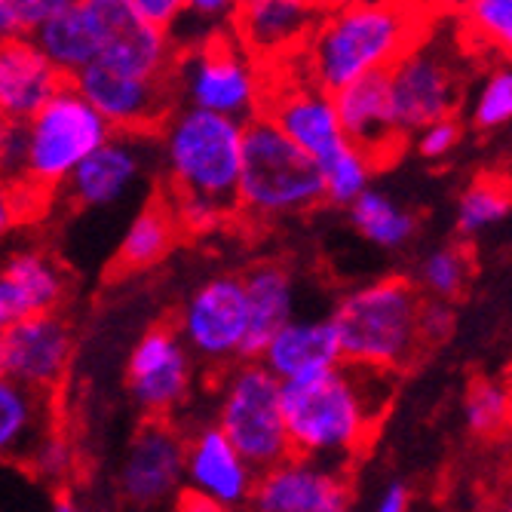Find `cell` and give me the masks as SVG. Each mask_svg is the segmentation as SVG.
I'll return each instance as SVG.
<instances>
[{"label": "cell", "instance_id": "cell-21", "mask_svg": "<svg viewBox=\"0 0 512 512\" xmlns=\"http://www.w3.org/2000/svg\"><path fill=\"white\" fill-rule=\"evenodd\" d=\"M332 99H335V111H338L344 138L356 151H362L371 163L381 166L399 151L402 129L396 123L387 71L344 86Z\"/></svg>", "mask_w": 512, "mask_h": 512}, {"label": "cell", "instance_id": "cell-8", "mask_svg": "<svg viewBox=\"0 0 512 512\" xmlns=\"http://www.w3.org/2000/svg\"><path fill=\"white\" fill-rule=\"evenodd\" d=\"M28 191L50 194L65 188L77 166L114 135L77 86L68 80L28 123Z\"/></svg>", "mask_w": 512, "mask_h": 512}, {"label": "cell", "instance_id": "cell-16", "mask_svg": "<svg viewBox=\"0 0 512 512\" xmlns=\"http://www.w3.org/2000/svg\"><path fill=\"white\" fill-rule=\"evenodd\" d=\"M350 479L341 463L289 454L258 473L246 512H347Z\"/></svg>", "mask_w": 512, "mask_h": 512}, {"label": "cell", "instance_id": "cell-23", "mask_svg": "<svg viewBox=\"0 0 512 512\" xmlns=\"http://www.w3.org/2000/svg\"><path fill=\"white\" fill-rule=\"evenodd\" d=\"M279 384H295L338 368L341 344L332 319H292L279 329L255 359Z\"/></svg>", "mask_w": 512, "mask_h": 512}, {"label": "cell", "instance_id": "cell-11", "mask_svg": "<svg viewBox=\"0 0 512 512\" xmlns=\"http://www.w3.org/2000/svg\"><path fill=\"white\" fill-rule=\"evenodd\" d=\"M261 117H267L310 160H316V166L350 145L335 111V99L313 86L295 65V59L273 65V71L267 74Z\"/></svg>", "mask_w": 512, "mask_h": 512}, {"label": "cell", "instance_id": "cell-31", "mask_svg": "<svg viewBox=\"0 0 512 512\" xmlns=\"http://www.w3.org/2000/svg\"><path fill=\"white\" fill-rule=\"evenodd\" d=\"M240 4H230V0H184L181 16L169 31V40L175 43V50H194V46L234 31Z\"/></svg>", "mask_w": 512, "mask_h": 512}, {"label": "cell", "instance_id": "cell-42", "mask_svg": "<svg viewBox=\"0 0 512 512\" xmlns=\"http://www.w3.org/2000/svg\"><path fill=\"white\" fill-rule=\"evenodd\" d=\"M22 215H25V197L0 184V243H4L10 230L22 221Z\"/></svg>", "mask_w": 512, "mask_h": 512}, {"label": "cell", "instance_id": "cell-22", "mask_svg": "<svg viewBox=\"0 0 512 512\" xmlns=\"http://www.w3.org/2000/svg\"><path fill=\"white\" fill-rule=\"evenodd\" d=\"M65 83L34 37L0 40V120L28 123Z\"/></svg>", "mask_w": 512, "mask_h": 512}, {"label": "cell", "instance_id": "cell-9", "mask_svg": "<svg viewBox=\"0 0 512 512\" xmlns=\"http://www.w3.org/2000/svg\"><path fill=\"white\" fill-rule=\"evenodd\" d=\"M175 332L191 350V356L203 359L212 368L227 371L237 362H249V298L243 276L215 273L188 295L184 301Z\"/></svg>", "mask_w": 512, "mask_h": 512}, {"label": "cell", "instance_id": "cell-4", "mask_svg": "<svg viewBox=\"0 0 512 512\" xmlns=\"http://www.w3.org/2000/svg\"><path fill=\"white\" fill-rule=\"evenodd\" d=\"M421 307V289L399 276L375 279L347 292L329 316L338 332L341 359L396 375L424 347L417 332Z\"/></svg>", "mask_w": 512, "mask_h": 512}, {"label": "cell", "instance_id": "cell-2", "mask_svg": "<svg viewBox=\"0 0 512 512\" xmlns=\"http://www.w3.org/2000/svg\"><path fill=\"white\" fill-rule=\"evenodd\" d=\"M396 375L341 362L316 378L283 384V417L292 454L341 463L356 457L393 402Z\"/></svg>", "mask_w": 512, "mask_h": 512}, {"label": "cell", "instance_id": "cell-19", "mask_svg": "<svg viewBox=\"0 0 512 512\" xmlns=\"http://www.w3.org/2000/svg\"><path fill=\"white\" fill-rule=\"evenodd\" d=\"M325 7L301 0H249L240 4L234 19V37L261 65H283L301 56Z\"/></svg>", "mask_w": 512, "mask_h": 512}, {"label": "cell", "instance_id": "cell-6", "mask_svg": "<svg viewBox=\"0 0 512 512\" xmlns=\"http://www.w3.org/2000/svg\"><path fill=\"white\" fill-rule=\"evenodd\" d=\"M172 86L178 105L184 108L249 123L261 114L267 71L230 31L178 53Z\"/></svg>", "mask_w": 512, "mask_h": 512}, {"label": "cell", "instance_id": "cell-47", "mask_svg": "<svg viewBox=\"0 0 512 512\" xmlns=\"http://www.w3.org/2000/svg\"><path fill=\"white\" fill-rule=\"evenodd\" d=\"M500 506H503L506 512H512V482H509V488L503 491V500H500Z\"/></svg>", "mask_w": 512, "mask_h": 512}, {"label": "cell", "instance_id": "cell-45", "mask_svg": "<svg viewBox=\"0 0 512 512\" xmlns=\"http://www.w3.org/2000/svg\"><path fill=\"white\" fill-rule=\"evenodd\" d=\"M50 512H83V506L77 503V497L71 491H59L50 503Z\"/></svg>", "mask_w": 512, "mask_h": 512}, {"label": "cell", "instance_id": "cell-15", "mask_svg": "<svg viewBox=\"0 0 512 512\" xmlns=\"http://www.w3.org/2000/svg\"><path fill=\"white\" fill-rule=\"evenodd\" d=\"M387 80L402 135L421 132L436 120L454 117V105L460 99V80L451 56L439 43L417 40L387 71Z\"/></svg>", "mask_w": 512, "mask_h": 512}, {"label": "cell", "instance_id": "cell-30", "mask_svg": "<svg viewBox=\"0 0 512 512\" xmlns=\"http://www.w3.org/2000/svg\"><path fill=\"white\" fill-rule=\"evenodd\" d=\"M463 421L479 439H494L512 427V387L497 378H479L463 399Z\"/></svg>", "mask_w": 512, "mask_h": 512}, {"label": "cell", "instance_id": "cell-14", "mask_svg": "<svg viewBox=\"0 0 512 512\" xmlns=\"http://www.w3.org/2000/svg\"><path fill=\"white\" fill-rule=\"evenodd\" d=\"M126 22V0H62L59 10L37 28L34 43L65 80H74L99 62Z\"/></svg>", "mask_w": 512, "mask_h": 512}, {"label": "cell", "instance_id": "cell-17", "mask_svg": "<svg viewBox=\"0 0 512 512\" xmlns=\"http://www.w3.org/2000/svg\"><path fill=\"white\" fill-rule=\"evenodd\" d=\"M7 378L28 390L56 396L74 362V329L62 313L13 319L0 338Z\"/></svg>", "mask_w": 512, "mask_h": 512}, {"label": "cell", "instance_id": "cell-27", "mask_svg": "<svg viewBox=\"0 0 512 512\" xmlns=\"http://www.w3.org/2000/svg\"><path fill=\"white\" fill-rule=\"evenodd\" d=\"M178 237H181V224L175 212L169 209V203L160 197L138 209V215L132 218V224L126 227V234L117 246L114 264L123 273L148 270L175 249Z\"/></svg>", "mask_w": 512, "mask_h": 512}, {"label": "cell", "instance_id": "cell-5", "mask_svg": "<svg viewBox=\"0 0 512 512\" xmlns=\"http://www.w3.org/2000/svg\"><path fill=\"white\" fill-rule=\"evenodd\" d=\"M325 203L316 160L279 132L267 117H255L243 132V166L237 206L258 221L292 218Z\"/></svg>", "mask_w": 512, "mask_h": 512}, {"label": "cell", "instance_id": "cell-37", "mask_svg": "<svg viewBox=\"0 0 512 512\" xmlns=\"http://www.w3.org/2000/svg\"><path fill=\"white\" fill-rule=\"evenodd\" d=\"M0 184L10 191L28 188V129L0 120Z\"/></svg>", "mask_w": 512, "mask_h": 512}, {"label": "cell", "instance_id": "cell-49", "mask_svg": "<svg viewBox=\"0 0 512 512\" xmlns=\"http://www.w3.org/2000/svg\"><path fill=\"white\" fill-rule=\"evenodd\" d=\"M0 378H7V365H4V350H0Z\"/></svg>", "mask_w": 512, "mask_h": 512}, {"label": "cell", "instance_id": "cell-48", "mask_svg": "<svg viewBox=\"0 0 512 512\" xmlns=\"http://www.w3.org/2000/svg\"><path fill=\"white\" fill-rule=\"evenodd\" d=\"M479 512H506V509H503L500 503H488V506H482Z\"/></svg>", "mask_w": 512, "mask_h": 512}, {"label": "cell", "instance_id": "cell-33", "mask_svg": "<svg viewBox=\"0 0 512 512\" xmlns=\"http://www.w3.org/2000/svg\"><path fill=\"white\" fill-rule=\"evenodd\" d=\"M460 25L485 50L512 62V0H476L460 10Z\"/></svg>", "mask_w": 512, "mask_h": 512}, {"label": "cell", "instance_id": "cell-12", "mask_svg": "<svg viewBox=\"0 0 512 512\" xmlns=\"http://www.w3.org/2000/svg\"><path fill=\"white\" fill-rule=\"evenodd\" d=\"M126 390L148 421H169L194 390V356L175 325H154L126 359Z\"/></svg>", "mask_w": 512, "mask_h": 512}, {"label": "cell", "instance_id": "cell-39", "mask_svg": "<svg viewBox=\"0 0 512 512\" xmlns=\"http://www.w3.org/2000/svg\"><path fill=\"white\" fill-rule=\"evenodd\" d=\"M414 145H417V154L427 160H445L460 145V123L454 117L436 120L424 126L421 132H414Z\"/></svg>", "mask_w": 512, "mask_h": 512}, {"label": "cell", "instance_id": "cell-38", "mask_svg": "<svg viewBox=\"0 0 512 512\" xmlns=\"http://www.w3.org/2000/svg\"><path fill=\"white\" fill-rule=\"evenodd\" d=\"M62 0H0V40L34 37Z\"/></svg>", "mask_w": 512, "mask_h": 512}, {"label": "cell", "instance_id": "cell-36", "mask_svg": "<svg viewBox=\"0 0 512 512\" xmlns=\"http://www.w3.org/2000/svg\"><path fill=\"white\" fill-rule=\"evenodd\" d=\"M473 123L479 129H500L512 123V62L494 68L476 89Z\"/></svg>", "mask_w": 512, "mask_h": 512}, {"label": "cell", "instance_id": "cell-18", "mask_svg": "<svg viewBox=\"0 0 512 512\" xmlns=\"http://www.w3.org/2000/svg\"><path fill=\"white\" fill-rule=\"evenodd\" d=\"M154 157V135H111L96 154L77 166L62 191L77 209L120 206L148 178Z\"/></svg>", "mask_w": 512, "mask_h": 512}, {"label": "cell", "instance_id": "cell-13", "mask_svg": "<svg viewBox=\"0 0 512 512\" xmlns=\"http://www.w3.org/2000/svg\"><path fill=\"white\" fill-rule=\"evenodd\" d=\"M71 83L114 135H157L166 117L178 108L172 80L123 74L102 62H92Z\"/></svg>", "mask_w": 512, "mask_h": 512}, {"label": "cell", "instance_id": "cell-43", "mask_svg": "<svg viewBox=\"0 0 512 512\" xmlns=\"http://www.w3.org/2000/svg\"><path fill=\"white\" fill-rule=\"evenodd\" d=\"M375 512H411V494L402 482H390L378 503H375Z\"/></svg>", "mask_w": 512, "mask_h": 512}, {"label": "cell", "instance_id": "cell-20", "mask_svg": "<svg viewBox=\"0 0 512 512\" xmlns=\"http://www.w3.org/2000/svg\"><path fill=\"white\" fill-rule=\"evenodd\" d=\"M258 473L240 457L215 424H203L188 436L184 451V485L188 494L206 497L227 512L249 506Z\"/></svg>", "mask_w": 512, "mask_h": 512}, {"label": "cell", "instance_id": "cell-26", "mask_svg": "<svg viewBox=\"0 0 512 512\" xmlns=\"http://www.w3.org/2000/svg\"><path fill=\"white\" fill-rule=\"evenodd\" d=\"M240 276H243L249 316H252L246 359L255 362L264 344L283 329L286 322L295 319V279L279 261H258Z\"/></svg>", "mask_w": 512, "mask_h": 512}, {"label": "cell", "instance_id": "cell-7", "mask_svg": "<svg viewBox=\"0 0 512 512\" xmlns=\"http://www.w3.org/2000/svg\"><path fill=\"white\" fill-rule=\"evenodd\" d=\"M212 424L255 473L276 467L292 454L283 417V384L261 362H237L224 371Z\"/></svg>", "mask_w": 512, "mask_h": 512}, {"label": "cell", "instance_id": "cell-40", "mask_svg": "<svg viewBox=\"0 0 512 512\" xmlns=\"http://www.w3.org/2000/svg\"><path fill=\"white\" fill-rule=\"evenodd\" d=\"M184 0H126V10L138 25H148L157 31H172L181 16Z\"/></svg>", "mask_w": 512, "mask_h": 512}, {"label": "cell", "instance_id": "cell-24", "mask_svg": "<svg viewBox=\"0 0 512 512\" xmlns=\"http://www.w3.org/2000/svg\"><path fill=\"white\" fill-rule=\"evenodd\" d=\"M0 289L16 319L59 313L68 298V273L46 249L16 246L0 258Z\"/></svg>", "mask_w": 512, "mask_h": 512}, {"label": "cell", "instance_id": "cell-10", "mask_svg": "<svg viewBox=\"0 0 512 512\" xmlns=\"http://www.w3.org/2000/svg\"><path fill=\"white\" fill-rule=\"evenodd\" d=\"M184 451L188 439L169 421H145L138 427L114 479L123 512H175L178 500L188 494Z\"/></svg>", "mask_w": 512, "mask_h": 512}, {"label": "cell", "instance_id": "cell-46", "mask_svg": "<svg viewBox=\"0 0 512 512\" xmlns=\"http://www.w3.org/2000/svg\"><path fill=\"white\" fill-rule=\"evenodd\" d=\"M13 310H10V304H7V295H4V289H0V338L7 335V329L13 325Z\"/></svg>", "mask_w": 512, "mask_h": 512}, {"label": "cell", "instance_id": "cell-35", "mask_svg": "<svg viewBox=\"0 0 512 512\" xmlns=\"http://www.w3.org/2000/svg\"><path fill=\"white\" fill-rule=\"evenodd\" d=\"M25 467L34 479L65 491V485L77 476V445L65 430H53L37 442V448L25 460Z\"/></svg>", "mask_w": 512, "mask_h": 512}, {"label": "cell", "instance_id": "cell-34", "mask_svg": "<svg viewBox=\"0 0 512 512\" xmlns=\"http://www.w3.org/2000/svg\"><path fill=\"white\" fill-rule=\"evenodd\" d=\"M470 279V255L457 246H439L433 249L417 270L421 292H427L433 301H448L463 292Z\"/></svg>", "mask_w": 512, "mask_h": 512}, {"label": "cell", "instance_id": "cell-3", "mask_svg": "<svg viewBox=\"0 0 512 512\" xmlns=\"http://www.w3.org/2000/svg\"><path fill=\"white\" fill-rule=\"evenodd\" d=\"M421 40V16L393 4L325 7L295 65L322 92L390 71Z\"/></svg>", "mask_w": 512, "mask_h": 512}, {"label": "cell", "instance_id": "cell-44", "mask_svg": "<svg viewBox=\"0 0 512 512\" xmlns=\"http://www.w3.org/2000/svg\"><path fill=\"white\" fill-rule=\"evenodd\" d=\"M175 512H227L221 509L218 503L206 500V497H197V494H184L175 506Z\"/></svg>", "mask_w": 512, "mask_h": 512}, {"label": "cell", "instance_id": "cell-1", "mask_svg": "<svg viewBox=\"0 0 512 512\" xmlns=\"http://www.w3.org/2000/svg\"><path fill=\"white\" fill-rule=\"evenodd\" d=\"M246 123L178 105L157 129V163L166 175V203L181 230L224 224L237 206Z\"/></svg>", "mask_w": 512, "mask_h": 512}, {"label": "cell", "instance_id": "cell-41", "mask_svg": "<svg viewBox=\"0 0 512 512\" xmlns=\"http://www.w3.org/2000/svg\"><path fill=\"white\" fill-rule=\"evenodd\" d=\"M454 329V310L448 301L424 298L421 316H417V332H421V344H442Z\"/></svg>", "mask_w": 512, "mask_h": 512}, {"label": "cell", "instance_id": "cell-29", "mask_svg": "<svg viewBox=\"0 0 512 512\" xmlns=\"http://www.w3.org/2000/svg\"><path fill=\"white\" fill-rule=\"evenodd\" d=\"M512 209V181H503L497 175H485L473 181L457 200V234L460 237H476L482 230L500 224Z\"/></svg>", "mask_w": 512, "mask_h": 512}, {"label": "cell", "instance_id": "cell-32", "mask_svg": "<svg viewBox=\"0 0 512 512\" xmlns=\"http://www.w3.org/2000/svg\"><path fill=\"white\" fill-rule=\"evenodd\" d=\"M319 175H322L325 203L350 209L371 188L375 163H371L362 151H356L353 145H344L338 154H332L325 163H319Z\"/></svg>", "mask_w": 512, "mask_h": 512}, {"label": "cell", "instance_id": "cell-28", "mask_svg": "<svg viewBox=\"0 0 512 512\" xmlns=\"http://www.w3.org/2000/svg\"><path fill=\"white\" fill-rule=\"evenodd\" d=\"M350 224L356 227V234L378 246V249H402L411 237H414V215L408 209H402L393 197L368 188L350 209Z\"/></svg>", "mask_w": 512, "mask_h": 512}, {"label": "cell", "instance_id": "cell-25", "mask_svg": "<svg viewBox=\"0 0 512 512\" xmlns=\"http://www.w3.org/2000/svg\"><path fill=\"white\" fill-rule=\"evenodd\" d=\"M59 430L56 396L0 378V463H25L43 436Z\"/></svg>", "mask_w": 512, "mask_h": 512}]
</instances>
